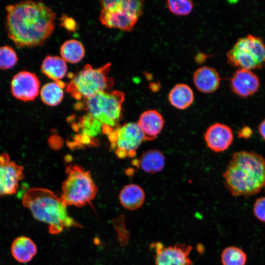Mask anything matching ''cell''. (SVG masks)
I'll use <instances>...</instances> for the list:
<instances>
[{
    "mask_svg": "<svg viewBox=\"0 0 265 265\" xmlns=\"http://www.w3.org/2000/svg\"><path fill=\"white\" fill-rule=\"evenodd\" d=\"M5 10L8 36L19 48L41 45L53 32L56 15L42 2L22 1Z\"/></svg>",
    "mask_w": 265,
    "mask_h": 265,
    "instance_id": "1",
    "label": "cell"
},
{
    "mask_svg": "<svg viewBox=\"0 0 265 265\" xmlns=\"http://www.w3.org/2000/svg\"><path fill=\"white\" fill-rule=\"evenodd\" d=\"M223 177L226 188L233 196L254 195L265 184V158L252 151L235 152Z\"/></svg>",
    "mask_w": 265,
    "mask_h": 265,
    "instance_id": "2",
    "label": "cell"
},
{
    "mask_svg": "<svg viewBox=\"0 0 265 265\" xmlns=\"http://www.w3.org/2000/svg\"><path fill=\"white\" fill-rule=\"evenodd\" d=\"M22 204L35 219L48 225L51 234H59L64 228L81 227L69 215L67 206L61 197L48 189L29 188L23 197Z\"/></svg>",
    "mask_w": 265,
    "mask_h": 265,
    "instance_id": "3",
    "label": "cell"
},
{
    "mask_svg": "<svg viewBox=\"0 0 265 265\" xmlns=\"http://www.w3.org/2000/svg\"><path fill=\"white\" fill-rule=\"evenodd\" d=\"M111 64L107 63L101 67L94 68L89 64L72 75L65 90L77 100H86L101 92L112 91L114 79L108 76Z\"/></svg>",
    "mask_w": 265,
    "mask_h": 265,
    "instance_id": "4",
    "label": "cell"
},
{
    "mask_svg": "<svg viewBox=\"0 0 265 265\" xmlns=\"http://www.w3.org/2000/svg\"><path fill=\"white\" fill-rule=\"evenodd\" d=\"M125 99L124 92L117 90L101 92L83 101L78 106H84V110L93 119L104 126L105 132L110 133L119 126L122 107Z\"/></svg>",
    "mask_w": 265,
    "mask_h": 265,
    "instance_id": "5",
    "label": "cell"
},
{
    "mask_svg": "<svg viewBox=\"0 0 265 265\" xmlns=\"http://www.w3.org/2000/svg\"><path fill=\"white\" fill-rule=\"evenodd\" d=\"M61 198L67 206L82 207L93 200L98 189L90 172L77 164L66 167Z\"/></svg>",
    "mask_w": 265,
    "mask_h": 265,
    "instance_id": "6",
    "label": "cell"
},
{
    "mask_svg": "<svg viewBox=\"0 0 265 265\" xmlns=\"http://www.w3.org/2000/svg\"><path fill=\"white\" fill-rule=\"evenodd\" d=\"M100 3L101 23L108 27L125 31L132 30L143 12L144 4L142 0H104Z\"/></svg>",
    "mask_w": 265,
    "mask_h": 265,
    "instance_id": "7",
    "label": "cell"
},
{
    "mask_svg": "<svg viewBox=\"0 0 265 265\" xmlns=\"http://www.w3.org/2000/svg\"><path fill=\"white\" fill-rule=\"evenodd\" d=\"M228 63L239 69L251 70L265 67V44L252 35L238 40L227 53Z\"/></svg>",
    "mask_w": 265,
    "mask_h": 265,
    "instance_id": "8",
    "label": "cell"
},
{
    "mask_svg": "<svg viewBox=\"0 0 265 265\" xmlns=\"http://www.w3.org/2000/svg\"><path fill=\"white\" fill-rule=\"evenodd\" d=\"M112 149L120 159L132 158L143 141L144 136L137 123L119 126L108 134Z\"/></svg>",
    "mask_w": 265,
    "mask_h": 265,
    "instance_id": "9",
    "label": "cell"
},
{
    "mask_svg": "<svg viewBox=\"0 0 265 265\" xmlns=\"http://www.w3.org/2000/svg\"><path fill=\"white\" fill-rule=\"evenodd\" d=\"M150 247L155 251V265H192L189 257L191 245L177 243L165 246L160 242L152 243Z\"/></svg>",
    "mask_w": 265,
    "mask_h": 265,
    "instance_id": "10",
    "label": "cell"
},
{
    "mask_svg": "<svg viewBox=\"0 0 265 265\" xmlns=\"http://www.w3.org/2000/svg\"><path fill=\"white\" fill-rule=\"evenodd\" d=\"M23 166L11 160L6 153L0 154V196L11 195L17 192L24 179Z\"/></svg>",
    "mask_w": 265,
    "mask_h": 265,
    "instance_id": "11",
    "label": "cell"
},
{
    "mask_svg": "<svg viewBox=\"0 0 265 265\" xmlns=\"http://www.w3.org/2000/svg\"><path fill=\"white\" fill-rule=\"evenodd\" d=\"M40 85L39 80L34 73L22 71L13 76L10 84L11 92L18 100L33 101L38 95Z\"/></svg>",
    "mask_w": 265,
    "mask_h": 265,
    "instance_id": "12",
    "label": "cell"
},
{
    "mask_svg": "<svg viewBox=\"0 0 265 265\" xmlns=\"http://www.w3.org/2000/svg\"><path fill=\"white\" fill-rule=\"evenodd\" d=\"M208 147L215 152L227 150L234 138L232 129L227 125L216 123L210 126L204 136Z\"/></svg>",
    "mask_w": 265,
    "mask_h": 265,
    "instance_id": "13",
    "label": "cell"
},
{
    "mask_svg": "<svg viewBox=\"0 0 265 265\" xmlns=\"http://www.w3.org/2000/svg\"><path fill=\"white\" fill-rule=\"evenodd\" d=\"M231 86L234 93L246 98L258 90L260 82L258 76L251 70L239 69L231 79Z\"/></svg>",
    "mask_w": 265,
    "mask_h": 265,
    "instance_id": "14",
    "label": "cell"
},
{
    "mask_svg": "<svg viewBox=\"0 0 265 265\" xmlns=\"http://www.w3.org/2000/svg\"><path fill=\"white\" fill-rule=\"evenodd\" d=\"M145 141L154 140L161 131L164 124L162 116L156 110L150 109L142 112L137 123Z\"/></svg>",
    "mask_w": 265,
    "mask_h": 265,
    "instance_id": "15",
    "label": "cell"
},
{
    "mask_svg": "<svg viewBox=\"0 0 265 265\" xmlns=\"http://www.w3.org/2000/svg\"><path fill=\"white\" fill-rule=\"evenodd\" d=\"M193 80L196 88L205 93L214 92L218 88L220 78L217 71L210 67L203 66L195 71Z\"/></svg>",
    "mask_w": 265,
    "mask_h": 265,
    "instance_id": "16",
    "label": "cell"
},
{
    "mask_svg": "<svg viewBox=\"0 0 265 265\" xmlns=\"http://www.w3.org/2000/svg\"><path fill=\"white\" fill-rule=\"evenodd\" d=\"M121 205L126 209L135 211L140 208L145 200L143 188L136 184H129L120 191L119 195Z\"/></svg>",
    "mask_w": 265,
    "mask_h": 265,
    "instance_id": "17",
    "label": "cell"
},
{
    "mask_svg": "<svg viewBox=\"0 0 265 265\" xmlns=\"http://www.w3.org/2000/svg\"><path fill=\"white\" fill-rule=\"evenodd\" d=\"M11 252L17 261L26 263L30 261L36 255L37 249L35 243L31 238L20 236L13 240L11 246Z\"/></svg>",
    "mask_w": 265,
    "mask_h": 265,
    "instance_id": "18",
    "label": "cell"
},
{
    "mask_svg": "<svg viewBox=\"0 0 265 265\" xmlns=\"http://www.w3.org/2000/svg\"><path fill=\"white\" fill-rule=\"evenodd\" d=\"M168 100L171 105L175 107L185 109L193 103L194 94L188 85L179 83L175 85L169 92Z\"/></svg>",
    "mask_w": 265,
    "mask_h": 265,
    "instance_id": "19",
    "label": "cell"
},
{
    "mask_svg": "<svg viewBox=\"0 0 265 265\" xmlns=\"http://www.w3.org/2000/svg\"><path fill=\"white\" fill-rule=\"evenodd\" d=\"M42 73L55 81L63 79L67 71L66 61L57 56H47L41 65Z\"/></svg>",
    "mask_w": 265,
    "mask_h": 265,
    "instance_id": "20",
    "label": "cell"
},
{
    "mask_svg": "<svg viewBox=\"0 0 265 265\" xmlns=\"http://www.w3.org/2000/svg\"><path fill=\"white\" fill-rule=\"evenodd\" d=\"M165 157L161 152L151 149L141 155L138 163L144 172L154 174L162 170L165 165Z\"/></svg>",
    "mask_w": 265,
    "mask_h": 265,
    "instance_id": "21",
    "label": "cell"
},
{
    "mask_svg": "<svg viewBox=\"0 0 265 265\" xmlns=\"http://www.w3.org/2000/svg\"><path fill=\"white\" fill-rule=\"evenodd\" d=\"M66 84L60 80L44 84L40 90L42 102L49 106H55L61 103L63 98V88Z\"/></svg>",
    "mask_w": 265,
    "mask_h": 265,
    "instance_id": "22",
    "label": "cell"
},
{
    "mask_svg": "<svg viewBox=\"0 0 265 265\" xmlns=\"http://www.w3.org/2000/svg\"><path fill=\"white\" fill-rule=\"evenodd\" d=\"M60 53L61 57L70 63H77L84 57L85 49L82 43L78 40L70 39L65 41L61 46Z\"/></svg>",
    "mask_w": 265,
    "mask_h": 265,
    "instance_id": "23",
    "label": "cell"
},
{
    "mask_svg": "<svg viewBox=\"0 0 265 265\" xmlns=\"http://www.w3.org/2000/svg\"><path fill=\"white\" fill-rule=\"evenodd\" d=\"M220 260L222 265H246L247 257L242 249L230 246L222 250Z\"/></svg>",
    "mask_w": 265,
    "mask_h": 265,
    "instance_id": "24",
    "label": "cell"
},
{
    "mask_svg": "<svg viewBox=\"0 0 265 265\" xmlns=\"http://www.w3.org/2000/svg\"><path fill=\"white\" fill-rule=\"evenodd\" d=\"M18 60L15 51L10 46H0V69H8L14 67Z\"/></svg>",
    "mask_w": 265,
    "mask_h": 265,
    "instance_id": "25",
    "label": "cell"
},
{
    "mask_svg": "<svg viewBox=\"0 0 265 265\" xmlns=\"http://www.w3.org/2000/svg\"><path fill=\"white\" fill-rule=\"evenodd\" d=\"M167 6L172 13L185 16L191 12L193 8V3L191 0H169L167 1Z\"/></svg>",
    "mask_w": 265,
    "mask_h": 265,
    "instance_id": "26",
    "label": "cell"
},
{
    "mask_svg": "<svg viewBox=\"0 0 265 265\" xmlns=\"http://www.w3.org/2000/svg\"><path fill=\"white\" fill-rule=\"evenodd\" d=\"M253 213L257 219L265 222V197L256 199L253 205Z\"/></svg>",
    "mask_w": 265,
    "mask_h": 265,
    "instance_id": "27",
    "label": "cell"
},
{
    "mask_svg": "<svg viewBox=\"0 0 265 265\" xmlns=\"http://www.w3.org/2000/svg\"><path fill=\"white\" fill-rule=\"evenodd\" d=\"M253 134V130L247 126L243 127L238 132V136L243 139H248L251 137Z\"/></svg>",
    "mask_w": 265,
    "mask_h": 265,
    "instance_id": "28",
    "label": "cell"
},
{
    "mask_svg": "<svg viewBox=\"0 0 265 265\" xmlns=\"http://www.w3.org/2000/svg\"><path fill=\"white\" fill-rule=\"evenodd\" d=\"M208 55L202 53H199L195 56V60L197 63L201 64L205 62Z\"/></svg>",
    "mask_w": 265,
    "mask_h": 265,
    "instance_id": "29",
    "label": "cell"
},
{
    "mask_svg": "<svg viewBox=\"0 0 265 265\" xmlns=\"http://www.w3.org/2000/svg\"><path fill=\"white\" fill-rule=\"evenodd\" d=\"M258 129L260 134L265 140V119L260 124Z\"/></svg>",
    "mask_w": 265,
    "mask_h": 265,
    "instance_id": "30",
    "label": "cell"
},
{
    "mask_svg": "<svg viewBox=\"0 0 265 265\" xmlns=\"http://www.w3.org/2000/svg\"><path fill=\"white\" fill-rule=\"evenodd\" d=\"M150 87L152 91L156 92L159 90L160 85L159 83H152L150 84Z\"/></svg>",
    "mask_w": 265,
    "mask_h": 265,
    "instance_id": "31",
    "label": "cell"
},
{
    "mask_svg": "<svg viewBox=\"0 0 265 265\" xmlns=\"http://www.w3.org/2000/svg\"></svg>",
    "mask_w": 265,
    "mask_h": 265,
    "instance_id": "32",
    "label": "cell"
}]
</instances>
